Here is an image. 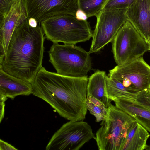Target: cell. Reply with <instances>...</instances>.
<instances>
[{"label": "cell", "instance_id": "1", "mask_svg": "<svg viewBox=\"0 0 150 150\" xmlns=\"http://www.w3.org/2000/svg\"><path fill=\"white\" fill-rule=\"evenodd\" d=\"M88 78L49 71L42 67L32 83V94L49 104L63 118L75 121L86 117Z\"/></svg>", "mask_w": 150, "mask_h": 150}, {"label": "cell", "instance_id": "2", "mask_svg": "<svg viewBox=\"0 0 150 150\" xmlns=\"http://www.w3.org/2000/svg\"><path fill=\"white\" fill-rule=\"evenodd\" d=\"M44 35L40 24L32 27L28 18L13 31L0 67L8 74L31 83L42 67Z\"/></svg>", "mask_w": 150, "mask_h": 150}, {"label": "cell", "instance_id": "3", "mask_svg": "<svg viewBox=\"0 0 150 150\" xmlns=\"http://www.w3.org/2000/svg\"><path fill=\"white\" fill-rule=\"evenodd\" d=\"M40 23L45 38L53 43L75 45L88 41L92 36L87 20H78L72 14L57 15Z\"/></svg>", "mask_w": 150, "mask_h": 150}, {"label": "cell", "instance_id": "4", "mask_svg": "<svg viewBox=\"0 0 150 150\" xmlns=\"http://www.w3.org/2000/svg\"><path fill=\"white\" fill-rule=\"evenodd\" d=\"M107 109V115L102 121L94 139L99 150H121L136 121L111 103Z\"/></svg>", "mask_w": 150, "mask_h": 150}, {"label": "cell", "instance_id": "5", "mask_svg": "<svg viewBox=\"0 0 150 150\" xmlns=\"http://www.w3.org/2000/svg\"><path fill=\"white\" fill-rule=\"evenodd\" d=\"M49 61L60 75L74 77L87 76L91 68L89 52L73 45L53 43L47 52Z\"/></svg>", "mask_w": 150, "mask_h": 150}, {"label": "cell", "instance_id": "6", "mask_svg": "<svg viewBox=\"0 0 150 150\" xmlns=\"http://www.w3.org/2000/svg\"><path fill=\"white\" fill-rule=\"evenodd\" d=\"M112 52L117 65L129 63L143 56L149 50L147 43L127 20L111 42Z\"/></svg>", "mask_w": 150, "mask_h": 150}, {"label": "cell", "instance_id": "7", "mask_svg": "<svg viewBox=\"0 0 150 150\" xmlns=\"http://www.w3.org/2000/svg\"><path fill=\"white\" fill-rule=\"evenodd\" d=\"M95 137L88 123L83 120H69L64 124L52 135L46 150H79Z\"/></svg>", "mask_w": 150, "mask_h": 150}, {"label": "cell", "instance_id": "8", "mask_svg": "<svg viewBox=\"0 0 150 150\" xmlns=\"http://www.w3.org/2000/svg\"><path fill=\"white\" fill-rule=\"evenodd\" d=\"M127 9L102 10L96 16V23L89 52L90 54L99 52L112 42L127 20Z\"/></svg>", "mask_w": 150, "mask_h": 150}, {"label": "cell", "instance_id": "9", "mask_svg": "<svg viewBox=\"0 0 150 150\" xmlns=\"http://www.w3.org/2000/svg\"><path fill=\"white\" fill-rule=\"evenodd\" d=\"M108 76L130 89L150 91V66L143 56L126 64L117 65L109 71Z\"/></svg>", "mask_w": 150, "mask_h": 150}, {"label": "cell", "instance_id": "10", "mask_svg": "<svg viewBox=\"0 0 150 150\" xmlns=\"http://www.w3.org/2000/svg\"><path fill=\"white\" fill-rule=\"evenodd\" d=\"M28 18L39 23L53 16L70 14L75 16L79 9L78 0H23Z\"/></svg>", "mask_w": 150, "mask_h": 150}, {"label": "cell", "instance_id": "11", "mask_svg": "<svg viewBox=\"0 0 150 150\" xmlns=\"http://www.w3.org/2000/svg\"><path fill=\"white\" fill-rule=\"evenodd\" d=\"M28 18L23 0H18L0 20V62L4 57L13 31Z\"/></svg>", "mask_w": 150, "mask_h": 150}, {"label": "cell", "instance_id": "12", "mask_svg": "<svg viewBox=\"0 0 150 150\" xmlns=\"http://www.w3.org/2000/svg\"><path fill=\"white\" fill-rule=\"evenodd\" d=\"M127 16L147 43L150 40V0H137L127 8Z\"/></svg>", "mask_w": 150, "mask_h": 150}, {"label": "cell", "instance_id": "13", "mask_svg": "<svg viewBox=\"0 0 150 150\" xmlns=\"http://www.w3.org/2000/svg\"><path fill=\"white\" fill-rule=\"evenodd\" d=\"M31 83L13 76L0 67V96L14 99L19 95L32 94Z\"/></svg>", "mask_w": 150, "mask_h": 150}, {"label": "cell", "instance_id": "14", "mask_svg": "<svg viewBox=\"0 0 150 150\" xmlns=\"http://www.w3.org/2000/svg\"><path fill=\"white\" fill-rule=\"evenodd\" d=\"M113 101L117 107L130 115L150 132V109L127 98H118Z\"/></svg>", "mask_w": 150, "mask_h": 150}, {"label": "cell", "instance_id": "15", "mask_svg": "<svg viewBox=\"0 0 150 150\" xmlns=\"http://www.w3.org/2000/svg\"><path fill=\"white\" fill-rule=\"evenodd\" d=\"M107 76L105 71L97 70L88 78L87 88V97L96 98L107 108L111 103L107 95Z\"/></svg>", "mask_w": 150, "mask_h": 150}, {"label": "cell", "instance_id": "16", "mask_svg": "<svg viewBox=\"0 0 150 150\" xmlns=\"http://www.w3.org/2000/svg\"><path fill=\"white\" fill-rule=\"evenodd\" d=\"M150 136L148 131L137 121L129 131L121 150H147Z\"/></svg>", "mask_w": 150, "mask_h": 150}, {"label": "cell", "instance_id": "17", "mask_svg": "<svg viewBox=\"0 0 150 150\" xmlns=\"http://www.w3.org/2000/svg\"><path fill=\"white\" fill-rule=\"evenodd\" d=\"M87 109L99 122L105 117L108 113L107 108L100 100L91 96L87 97Z\"/></svg>", "mask_w": 150, "mask_h": 150}, {"label": "cell", "instance_id": "18", "mask_svg": "<svg viewBox=\"0 0 150 150\" xmlns=\"http://www.w3.org/2000/svg\"><path fill=\"white\" fill-rule=\"evenodd\" d=\"M107 0H78L79 8L88 18L98 14L102 9Z\"/></svg>", "mask_w": 150, "mask_h": 150}, {"label": "cell", "instance_id": "19", "mask_svg": "<svg viewBox=\"0 0 150 150\" xmlns=\"http://www.w3.org/2000/svg\"><path fill=\"white\" fill-rule=\"evenodd\" d=\"M137 0H107L102 10H110L127 8Z\"/></svg>", "mask_w": 150, "mask_h": 150}, {"label": "cell", "instance_id": "20", "mask_svg": "<svg viewBox=\"0 0 150 150\" xmlns=\"http://www.w3.org/2000/svg\"><path fill=\"white\" fill-rule=\"evenodd\" d=\"M18 0H0V20L5 16L12 5Z\"/></svg>", "mask_w": 150, "mask_h": 150}, {"label": "cell", "instance_id": "21", "mask_svg": "<svg viewBox=\"0 0 150 150\" xmlns=\"http://www.w3.org/2000/svg\"><path fill=\"white\" fill-rule=\"evenodd\" d=\"M17 149H16L9 144L1 139L0 140V150H16Z\"/></svg>", "mask_w": 150, "mask_h": 150}, {"label": "cell", "instance_id": "22", "mask_svg": "<svg viewBox=\"0 0 150 150\" xmlns=\"http://www.w3.org/2000/svg\"><path fill=\"white\" fill-rule=\"evenodd\" d=\"M7 98L0 96V122L3 119L4 114V108L5 106V102Z\"/></svg>", "mask_w": 150, "mask_h": 150}, {"label": "cell", "instance_id": "23", "mask_svg": "<svg viewBox=\"0 0 150 150\" xmlns=\"http://www.w3.org/2000/svg\"><path fill=\"white\" fill-rule=\"evenodd\" d=\"M75 16L77 19L80 20L87 21L88 18L86 13L79 9L76 12Z\"/></svg>", "mask_w": 150, "mask_h": 150}, {"label": "cell", "instance_id": "24", "mask_svg": "<svg viewBox=\"0 0 150 150\" xmlns=\"http://www.w3.org/2000/svg\"><path fill=\"white\" fill-rule=\"evenodd\" d=\"M28 22L29 25L33 27H36L39 24L37 20L33 18H28Z\"/></svg>", "mask_w": 150, "mask_h": 150}, {"label": "cell", "instance_id": "25", "mask_svg": "<svg viewBox=\"0 0 150 150\" xmlns=\"http://www.w3.org/2000/svg\"><path fill=\"white\" fill-rule=\"evenodd\" d=\"M147 44L149 47V50H150V40L147 42Z\"/></svg>", "mask_w": 150, "mask_h": 150}, {"label": "cell", "instance_id": "26", "mask_svg": "<svg viewBox=\"0 0 150 150\" xmlns=\"http://www.w3.org/2000/svg\"><path fill=\"white\" fill-rule=\"evenodd\" d=\"M147 150H150V145L148 146Z\"/></svg>", "mask_w": 150, "mask_h": 150}]
</instances>
